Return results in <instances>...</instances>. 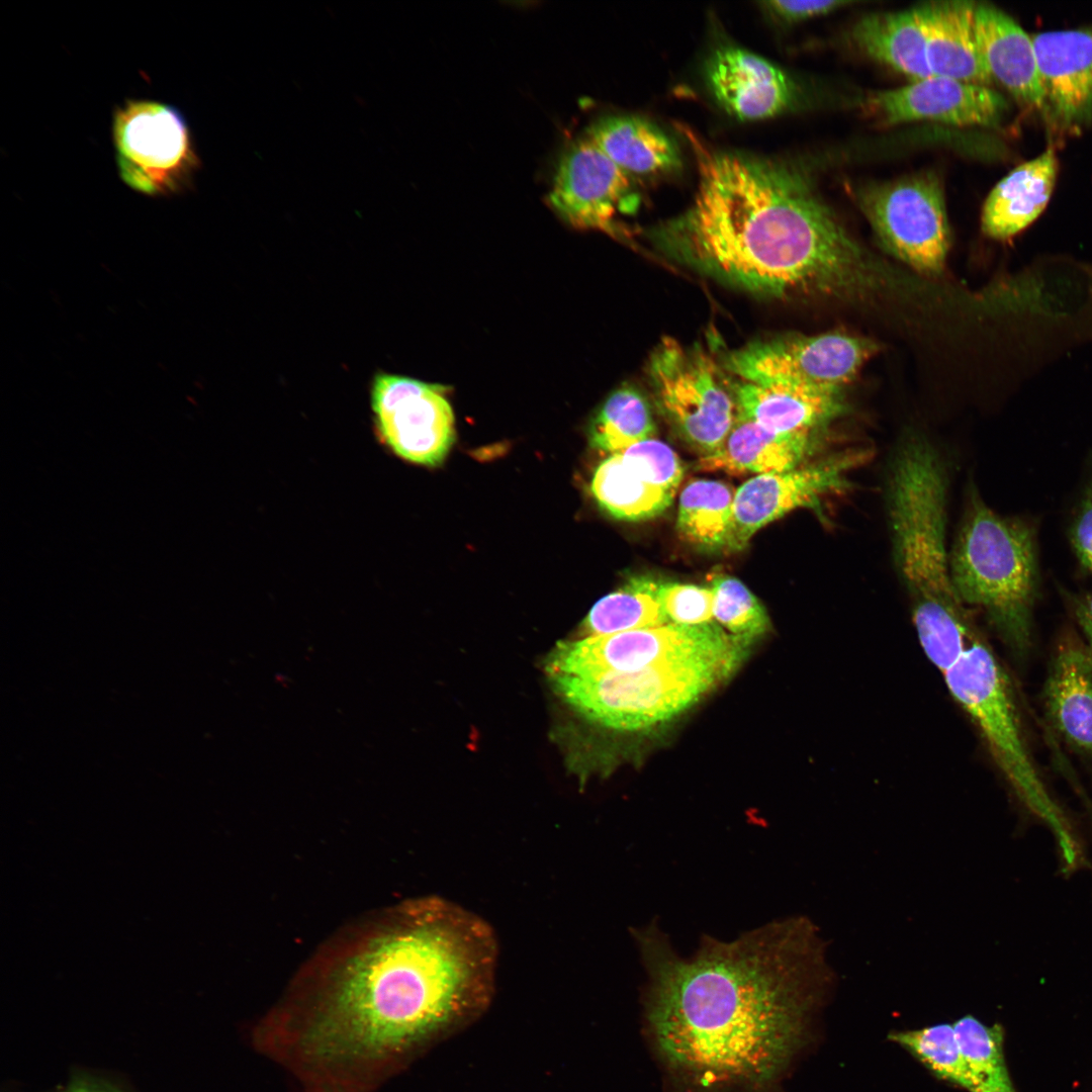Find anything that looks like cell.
Segmentation results:
<instances>
[{
    "mask_svg": "<svg viewBox=\"0 0 1092 1092\" xmlns=\"http://www.w3.org/2000/svg\"><path fill=\"white\" fill-rule=\"evenodd\" d=\"M658 407L702 456L714 453L736 417L733 389L701 348L662 340L647 364Z\"/></svg>",
    "mask_w": 1092,
    "mask_h": 1092,
    "instance_id": "obj_10",
    "label": "cell"
},
{
    "mask_svg": "<svg viewBox=\"0 0 1092 1092\" xmlns=\"http://www.w3.org/2000/svg\"><path fill=\"white\" fill-rule=\"evenodd\" d=\"M1043 88V115L1067 132L1092 120V25L1031 34Z\"/></svg>",
    "mask_w": 1092,
    "mask_h": 1092,
    "instance_id": "obj_16",
    "label": "cell"
},
{
    "mask_svg": "<svg viewBox=\"0 0 1092 1092\" xmlns=\"http://www.w3.org/2000/svg\"><path fill=\"white\" fill-rule=\"evenodd\" d=\"M867 455L857 450L841 452L785 472L746 480L734 492L726 550L743 549L757 531L794 510L820 511L823 498L848 486L849 472Z\"/></svg>",
    "mask_w": 1092,
    "mask_h": 1092,
    "instance_id": "obj_13",
    "label": "cell"
},
{
    "mask_svg": "<svg viewBox=\"0 0 1092 1092\" xmlns=\"http://www.w3.org/2000/svg\"><path fill=\"white\" fill-rule=\"evenodd\" d=\"M649 977L647 1018L665 1062L703 1086L771 1084L832 981L827 945L797 916L679 957L655 925L634 931Z\"/></svg>",
    "mask_w": 1092,
    "mask_h": 1092,
    "instance_id": "obj_2",
    "label": "cell"
},
{
    "mask_svg": "<svg viewBox=\"0 0 1092 1092\" xmlns=\"http://www.w3.org/2000/svg\"><path fill=\"white\" fill-rule=\"evenodd\" d=\"M739 663L696 659L632 672L549 678L558 695L584 718L608 728L633 731L687 710Z\"/></svg>",
    "mask_w": 1092,
    "mask_h": 1092,
    "instance_id": "obj_6",
    "label": "cell"
},
{
    "mask_svg": "<svg viewBox=\"0 0 1092 1092\" xmlns=\"http://www.w3.org/2000/svg\"><path fill=\"white\" fill-rule=\"evenodd\" d=\"M657 600L669 623L701 625L713 619L714 592L711 587L680 582H657Z\"/></svg>",
    "mask_w": 1092,
    "mask_h": 1092,
    "instance_id": "obj_33",
    "label": "cell"
},
{
    "mask_svg": "<svg viewBox=\"0 0 1092 1092\" xmlns=\"http://www.w3.org/2000/svg\"><path fill=\"white\" fill-rule=\"evenodd\" d=\"M853 195L886 251L922 274L943 270L950 232L936 173L866 183L855 187Z\"/></svg>",
    "mask_w": 1092,
    "mask_h": 1092,
    "instance_id": "obj_9",
    "label": "cell"
},
{
    "mask_svg": "<svg viewBox=\"0 0 1092 1092\" xmlns=\"http://www.w3.org/2000/svg\"><path fill=\"white\" fill-rule=\"evenodd\" d=\"M975 31L993 81L1021 104L1043 111L1044 96L1031 38L1001 9L976 3Z\"/></svg>",
    "mask_w": 1092,
    "mask_h": 1092,
    "instance_id": "obj_19",
    "label": "cell"
},
{
    "mask_svg": "<svg viewBox=\"0 0 1092 1092\" xmlns=\"http://www.w3.org/2000/svg\"><path fill=\"white\" fill-rule=\"evenodd\" d=\"M370 404L375 432L395 455L426 466L444 461L455 428L443 386L379 372L372 380Z\"/></svg>",
    "mask_w": 1092,
    "mask_h": 1092,
    "instance_id": "obj_12",
    "label": "cell"
},
{
    "mask_svg": "<svg viewBox=\"0 0 1092 1092\" xmlns=\"http://www.w3.org/2000/svg\"><path fill=\"white\" fill-rule=\"evenodd\" d=\"M632 201L630 176L588 136L565 148L548 194L561 218L574 228L613 233L617 215Z\"/></svg>",
    "mask_w": 1092,
    "mask_h": 1092,
    "instance_id": "obj_14",
    "label": "cell"
},
{
    "mask_svg": "<svg viewBox=\"0 0 1092 1092\" xmlns=\"http://www.w3.org/2000/svg\"><path fill=\"white\" fill-rule=\"evenodd\" d=\"M112 142L118 175L148 197L183 194L201 167L183 113L152 99H125L112 113Z\"/></svg>",
    "mask_w": 1092,
    "mask_h": 1092,
    "instance_id": "obj_8",
    "label": "cell"
},
{
    "mask_svg": "<svg viewBox=\"0 0 1092 1092\" xmlns=\"http://www.w3.org/2000/svg\"><path fill=\"white\" fill-rule=\"evenodd\" d=\"M734 492L726 483L698 479L680 492L676 527L704 550H726L732 523Z\"/></svg>",
    "mask_w": 1092,
    "mask_h": 1092,
    "instance_id": "obj_27",
    "label": "cell"
},
{
    "mask_svg": "<svg viewBox=\"0 0 1092 1092\" xmlns=\"http://www.w3.org/2000/svg\"><path fill=\"white\" fill-rule=\"evenodd\" d=\"M711 582L713 618L731 635L752 642L767 630L766 611L744 583L723 574L714 576Z\"/></svg>",
    "mask_w": 1092,
    "mask_h": 1092,
    "instance_id": "obj_32",
    "label": "cell"
},
{
    "mask_svg": "<svg viewBox=\"0 0 1092 1092\" xmlns=\"http://www.w3.org/2000/svg\"><path fill=\"white\" fill-rule=\"evenodd\" d=\"M98 1092V1091H97Z\"/></svg>",
    "mask_w": 1092,
    "mask_h": 1092,
    "instance_id": "obj_39",
    "label": "cell"
},
{
    "mask_svg": "<svg viewBox=\"0 0 1092 1092\" xmlns=\"http://www.w3.org/2000/svg\"><path fill=\"white\" fill-rule=\"evenodd\" d=\"M1070 538L1081 564L1092 572V479L1084 489Z\"/></svg>",
    "mask_w": 1092,
    "mask_h": 1092,
    "instance_id": "obj_35",
    "label": "cell"
},
{
    "mask_svg": "<svg viewBox=\"0 0 1092 1092\" xmlns=\"http://www.w3.org/2000/svg\"><path fill=\"white\" fill-rule=\"evenodd\" d=\"M866 111L882 126L936 121L958 126H998L1007 100L989 86L932 75L892 90L875 92Z\"/></svg>",
    "mask_w": 1092,
    "mask_h": 1092,
    "instance_id": "obj_15",
    "label": "cell"
},
{
    "mask_svg": "<svg viewBox=\"0 0 1092 1092\" xmlns=\"http://www.w3.org/2000/svg\"><path fill=\"white\" fill-rule=\"evenodd\" d=\"M942 674L1018 803L1055 832L1064 859L1078 857L1083 852L1078 833L1036 769L1012 682L981 635Z\"/></svg>",
    "mask_w": 1092,
    "mask_h": 1092,
    "instance_id": "obj_5",
    "label": "cell"
},
{
    "mask_svg": "<svg viewBox=\"0 0 1092 1092\" xmlns=\"http://www.w3.org/2000/svg\"><path fill=\"white\" fill-rule=\"evenodd\" d=\"M948 560L961 601L980 608L1018 658L1028 655L1037 587L1033 526L1001 517L972 492Z\"/></svg>",
    "mask_w": 1092,
    "mask_h": 1092,
    "instance_id": "obj_4",
    "label": "cell"
},
{
    "mask_svg": "<svg viewBox=\"0 0 1092 1092\" xmlns=\"http://www.w3.org/2000/svg\"><path fill=\"white\" fill-rule=\"evenodd\" d=\"M1075 619L1082 630L1085 643L1092 650V594L1070 599Z\"/></svg>",
    "mask_w": 1092,
    "mask_h": 1092,
    "instance_id": "obj_37",
    "label": "cell"
},
{
    "mask_svg": "<svg viewBox=\"0 0 1092 1092\" xmlns=\"http://www.w3.org/2000/svg\"><path fill=\"white\" fill-rule=\"evenodd\" d=\"M706 80L719 105L742 120L781 114L797 96L793 80L781 68L736 47L720 48L711 56Z\"/></svg>",
    "mask_w": 1092,
    "mask_h": 1092,
    "instance_id": "obj_17",
    "label": "cell"
},
{
    "mask_svg": "<svg viewBox=\"0 0 1092 1092\" xmlns=\"http://www.w3.org/2000/svg\"><path fill=\"white\" fill-rule=\"evenodd\" d=\"M736 414L780 433L818 432L845 412L842 391L787 383L741 381Z\"/></svg>",
    "mask_w": 1092,
    "mask_h": 1092,
    "instance_id": "obj_20",
    "label": "cell"
},
{
    "mask_svg": "<svg viewBox=\"0 0 1092 1092\" xmlns=\"http://www.w3.org/2000/svg\"><path fill=\"white\" fill-rule=\"evenodd\" d=\"M655 425L644 396L632 387L614 391L589 427L590 444L611 454L654 438Z\"/></svg>",
    "mask_w": 1092,
    "mask_h": 1092,
    "instance_id": "obj_29",
    "label": "cell"
},
{
    "mask_svg": "<svg viewBox=\"0 0 1092 1092\" xmlns=\"http://www.w3.org/2000/svg\"><path fill=\"white\" fill-rule=\"evenodd\" d=\"M851 37L866 56L911 82L932 76L921 6L867 14L853 25Z\"/></svg>",
    "mask_w": 1092,
    "mask_h": 1092,
    "instance_id": "obj_24",
    "label": "cell"
},
{
    "mask_svg": "<svg viewBox=\"0 0 1092 1092\" xmlns=\"http://www.w3.org/2000/svg\"><path fill=\"white\" fill-rule=\"evenodd\" d=\"M63 1092H97L85 1085L75 1084L66 1088Z\"/></svg>",
    "mask_w": 1092,
    "mask_h": 1092,
    "instance_id": "obj_38",
    "label": "cell"
},
{
    "mask_svg": "<svg viewBox=\"0 0 1092 1092\" xmlns=\"http://www.w3.org/2000/svg\"><path fill=\"white\" fill-rule=\"evenodd\" d=\"M587 136L629 176L661 175L680 165L673 141L638 116L603 117L590 125Z\"/></svg>",
    "mask_w": 1092,
    "mask_h": 1092,
    "instance_id": "obj_25",
    "label": "cell"
},
{
    "mask_svg": "<svg viewBox=\"0 0 1092 1092\" xmlns=\"http://www.w3.org/2000/svg\"><path fill=\"white\" fill-rule=\"evenodd\" d=\"M876 350L873 341L842 332L787 336L736 349L724 367L741 381L842 391Z\"/></svg>",
    "mask_w": 1092,
    "mask_h": 1092,
    "instance_id": "obj_11",
    "label": "cell"
},
{
    "mask_svg": "<svg viewBox=\"0 0 1092 1092\" xmlns=\"http://www.w3.org/2000/svg\"><path fill=\"white\" fill-rule=\"evenodd\" d=\"M854 2L840 0L766 1L762 4L778 18L787 22H799L829 14Z\"/></svg>",
    "mask_w": 1092,
    "mask_h": 1092,
    "instance_id": "obj_36",
    "label": "cell"
},
{
    "mask_svg": "<svg viewBox=\"0 0 1092 1092\" xmlns=\"http://www.w3.org/2000/svg\"><path fill=\"white\" fill-rule=\"evenodd\" d=\"M975 2L943 1L922 5L926 52L932 75L989 86L993 79L975 31Z\"/></svg>",
    "mask_w": 1092,
    "mask_h": 1092,
    "instance_id": "obj_23",
    "label": "cell"
},
{
    "mask_svg": "<svg viewBox=\"0 0 1092 1092\" xmlns=\"http://www.w3.org/2000/svg\"><path fill=\"white\" fill-rule=\"evenodd\" d=\"M749 641L728 634L717 623L665 624L625 632L560 641L545 663L548 676L632 672L696 659L741 662Z\"/></svg>",
    "mask_w": 1092,
    "mask_h": 1092,
    "instance_id": "obj_7",
    "label": "cell"
},
{
    "mask_svg": "<svg viewBox=\"0 0 1092 1092\" xmlns=\"http://www.w3.org/2000/svg\"><path fill=\"white\" fill-rule=\"evenodd\" d=\"M818 432L780 433L736 414L721 446L702 456V470L770 474L803 465L817 445Z\"/></svg>",
    "mask_w": 1092,
    "mask_h": 1092,
    "instance_id": "obj_21",
    "label": "cell"
},
{
    "mask_svg": "<svg viewBox=\"0 0 1092 1092\" xmlns=\"http://www.w3.org/2000/svg\"><path fill=\"white\" fill-rule=\"evenodd\" d=\"M1058 159L1049 149L1003 177L983 205L981 226L994 240H1009L1029 226L1046 207L1057 179Z\"/></svg>",
    "mask_w": 1092,
    "mask_h": 1092,
    "instance_id": "obj_22",
    "label": "cell"
},
{
    "mask_svg": "<svg viewBox=\"0 0 1092 1092\" xmlns=\"http://www.w3.org/2000/svg\"><path fill=\"white\" fill-rule=\"evenodd\" d=\"M952 1025L973 1092H1016L1005 1062L1002 1027L986 1025L973 1015L963 1016Z\"/></svg>",
    "mask_w": 1092,
    "mask_h": 1092,
    "instance_id": "obj_30",
    "label": "cell"
},
{
    "mask_svg": "<svg viewBox=\"0 0 1092 1092\" xmlns=\"http://www.w3.org/2000/svg\"><path fill=\"white\" fill-rule=\"evenodd\" d=\"M698 166L693 202L656 226L667 257L753 294L847 295L875 286L866 253L794 165L712 150L681 127Z\"/></svg>",
    "mask_w": 1092,
    "mask_h": 1092,
    "instance_id": "obj_3",
    "label": "cell"
},
{
    "mask_svg": "<svg viewBox=\"0 0 1092 1092\" xmlns=\"http://www.w3.org/2000/svg\"><path fill=\"white\" fill-rule=\"evenodd\" d=\"M657 582L632 578L600 599L583 620L587 636L606 635L669 624L656 597Z\"/></svg>",
    "mask_w": 1092,
    "mask_h": 1092,
    "instance_id": "obj_28",
    "label": "cell"
},
{
    "mask_svg": "<svg viewBox=\"0 0 1092 1092\" xmlns=\"http://www.w3.org/2000/svg\"><path fill=\"white\" fill-rule=\"evenodd\" d=\"M650 482L675 493L684 476L679 457L667 444L648 439L619 452Z\"/></svg>",
    "mask_w": 1092,
    "mask_h": 1092,
    "instance_id": "obj_34",
    "label": "cell"
},
{
    "mask_svg": "<svg viewBox=\"0 0 1092 1092\" xmlns=\"http://www.w3.org/2000/svg\"><path fill=\"white\" fill-rule=\"evenodd\" d=\"M590 490L602 510L615 519L628 522L661 515L675 494L650 482L621 453L611 454L599 464Z\"/></svg>",
    "mask_w": 1092,
    "mask_h": 1092,
    "instance_id": "obj_26",
    "label": "cell"
},
{
    "mask_svg": "<svg viewBox=\"0 0 1092 1092\" xmlns=\"http://www.w3.org/2000/svg\"><path fill=\"white\" fill-rule=\"evenodd\" d=\"M1041 700L1053 733L1092 763V650L1072 632L1058 641Z\"/></svg>",
    "mask_w": 1092,
    "mask_h": 1092,
    "instance_id": "obj_18",
    "label": "cell"
},
{
    "mask_svg": "<svg viewBox=\"0 0 1092 1092\" xmlns=\"http://www.w3.org/2000/svg\"><path fill=\"white\" fill-rule=\"evenodd\" d=\"M497 957L477 914L440 897L413 901L306 1014L268 1022L266 1050L311 1092H364L393 1057L486 997Z\"/></svg>",
    "mask_w": 1092,
    "mask_h": 1092,
    "instance_id": "obj_1",
    "label": "cell"
},
{
    "mask_svg": "<svg viewBox=\"0 0 1092 1092\" xmlns=\"http://www.w3.org/2000/svg\"><path fill=\"white\" fill-rule=\"evenodd\" d=\"M888 1037L940 1080L973 1092V1082L952 1024L937 1023L918 1029L894 1031Z\"/></svg>",
    "mask_w": 1092,
    "mask_h": 1092,
    "instance_id": "obj_31",
    "label": "cell"
}]
</instances>
